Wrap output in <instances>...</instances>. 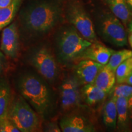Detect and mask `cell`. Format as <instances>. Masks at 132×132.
<instances>
[{"mask_svg":"<svg viewBox=\"0 0 132 132\" xmlns=\"http://www.w3.org/2000/svg\"><path fill=\"white\" fill-rule=\"evenodd\" d=\"M29 61L41 77L47 81H54L58 75L57 59L46 45L33 48L29 54Z\"/></svg>","mask_w":132,"mask_h":132,"instance_id":"5b68a950","label":"cell"},{"mask_svg":"<svg viewBox=\"0 0 132 132\" xmlns=\"http://www.w3.org/2000/svg\"><path fill=\"white\" fill-rule=\"evenodd\" d=\"M59 126L63 132H93L95 127L89 120L83 116L77 114L66 115L59 122Z\"/></svg>","mask_w":132,"mask_h":132,"instance_id":"8fae6325","label":"cell"},{"mask_svg":"<svg viewBox=\"0 0 132 132\" xmlns=\"http://www.w3.org/2000/svg\"><path fill=\"white\" fill-rule=\"evenodd\" d=\"M132 56V51L127 49H123L119 51H114L110 57L108 63L106 65L110 70L115 72L117 67L125 61Z\"/></svg>","mask_w":132,"mask_h":132,"instance_id":"ffe728a7","label":"cell"},{"mask_svg":"<svg viewBox=\"0 0 132 132\" xmlns=\"http://www.w3.org/2000/svg\"><path fill=\"white\" fill-rule=\"evenodd\" d=\"M45 131H50V132H59L61 131L60 127L56 123H48L46 126L45 128Z\"/></svg>","mask_w":132,"mask_h":132,"instance_id":"cb8c5ba5","label":"cell"},{"mask_svg":"<svg viewBox=\"0 0 132 132\" xmlns=\"http://www.w3.org/2000/svg\"><path fill=\"white\" fill-rule=\"evenodd\" d=\"M17 87L21 96L40 116L49 113L53 104L52 91L45 79L32 73H24L17 80Z\"/></svg>","mask_w":132,"mask_h":132,"instance_id":"7a4b0ae2","label":"cell"},{"mask_svg":"<svg viewBox=\"0 0 132 132\" xmlns=\"http://www.w3.org/2000/svg\"><path fill=\"white\" fill-rule=\"evenodd\" d=\"M127 3L128 7L132 12V0H127Z\"/></svg>","mask_w":132,"mask_h":132,"instance_id":"f546056e","label":"cell"},{"mask_svg":"<svg viewBox=\"0 0 132 132\" xmlns=\"http://www.w3.org/2000/svg\"><path fill=\"white\" fill-rule=\"evenodd\" d=\"M1 35V52L11 58L17 56L19 49V34L16 23H11L3 29Z\"/></svg>","mask_w":132,"mask_h":132,"instance_id":"9c48e42d","label":"cell"},{"mask_svg":"<svg viewBox=\"0 0 132 132\" xmlns=\"http://www.w3.org/2000/svg\"><path fill=\"white\" fill-rule=\"evenodd\" d=\"M130 61H131V64H132V56L130 57Z\"/></svg>","mask_w":132,"mask_h":132,"instance_id":"1f68e13d","label":"cell"},{"mask_svg":"<svg viewBox=\"0 0 132 132\" xmlns=\"http://www.w3.org/2000/svg\"><path fill=\"white\" fill-rule=\"evenodd\" d=\"M116 98L111 95L104 105L102 111V120L108 128L115 129L117 123Z\"/></svg>","mask_w":132,"mask_h":132,"instance_id":"2e32d148","label":"cell"},{"mask_svg":"<svg viewBox=\"0 0 132 132\" xmlns=\"http://www.w3.org/2000/svg\"><path fill=\"white\" fill-rule=\"evenodd\" d=\"M66 16L82 37L90 42H98L92 21L80 2L73 1L69 3Z\"/></svg>","mask_w":132,"mask_h":132,"instance_id":"8992f818","label":"cell"},{"mask_svg":"<svg viewBox=\"0 0 132 132\" xmlns=\"http://www.w3.org/2000/svg\"><path fill=\"white\" fill-rule=\"evenodd\" d=\"M80 84L75 77L66 78L62 82L60 87L61 106L64 113H69L80 105Z\"/></svg>","mask_w":132,"mask_h":132,"instance_id":"ba28073f","label":"cell"},{"mask_svg":"<svg viewBox=\"0 0 132 132\" xmlns=\"http://www.w3.org/2000/svg\"><path fill=\"white\" fill-rule=\"evenodd\" d=\"M113 52V49L106 47L101 43L92 42L89 46L84 50L76 61L89 59L105 65L108 63Z\"/></svg>","mask_w":132,"mask_h":132,"instance_id":"7c38bea8","label":"cell"},{"mask_svg":"<svg viewBox=\"0 0 132 132\" xmlns=\"http://www.w3.org/2000/svg\"><path fill=\"white\" fill-rule=\"evenodd\" d=\"M11 91L9 84L6 81H0V119L7 117L11 105Z\"/></svg>","mask_w":132,"mask_h":132,"instance_id":"d6986e66","label":"cell"},{"mask_svg":"<svg viewBox=\"0 0 132 132\" xmlns=\"http://www.w3.org/2000/svg\"><path fill=\"white\" fill-rule=\"evenodd\" d=\"M54 42L57 61L62 65L77 60L84 50L92 44L82 37L72 25L64 26L59 29Z\"/></svg>","mask_w":132,"mask_h":132,"instance_id":"3957f363","label":"cell"},{"mask_svg":"<svg viewBox=\"0 0 132 132\" xmlns=\"http://www.w3.org/2000/svg\"><path fill=\"white\" fill-rule=\"evenodd\" d=\"M12 0H0V8L6 7L11 4Z\"/></svg>","mask_w":132,"mask_h":132,"instance_id":"484cf974","label":"cell"},{"mask_svg":"<svg viewBox=\"0 0 132 132\" xmlns=\"http://www.w3.org/2000/svg\"><path fill=\"white\" fill-rule=\"evenodd\" d=\"M22 0H12L9 6L0 8V31L12 23L19 11Z\"/></svg>","mask_w":132,"mask_h":132,"instance_id":"ac0fdd59","label":"cell"},{"mask_svg":"<svg viewBox=\"0 0 132 132\" xmlns=\"http://www.w3.org/2000/svg\"><path fill=\"white\" fill-rule=\"evenodd\" d=\"M111 12L127 27L132 18V12L128 7L127 0H104Z\"/></svg>","mask_w":132,"mask_h":132,"instance_id":"5bb4252c","label":"cell"},{"mask_svg":"<svg viewBox=\"0 0 132 132\" xmlns=\"http://www.w3.org/2000/svg\"><path fill=\"white\" fill-rule=\"evenodd\" d=\"M108 94L93 83L83 85L81 89V98L90 106H95L104 101Z\"/></svg>","mask_w":132,"mask_h":132,"instance_id":"4fadbf2b","label":"cell"},{"mask_svg":"<svg viewBox=\"0 0 132 132\" xmlns=\"http://www.w3.org/2000/svg\"><path fill=\"white\" fill-rule=\"evenodd\" d=\"M92 83L109 94L116 83L115 72L105 65L99 71Z\"/></svg>","mask_w":132,"mask_h":132,"instance_id":"9a60e30c","label":"cell"},{"mask_svg":"<svg viewBox=\"0 0 132 132\" xmlns=\"http://www.w3.org/2000/svg\"><path fill=\"white\" fill-rule=\"evenodd\" d=\"M18 128L7 117L0 119V132H20Z\"/></svg>","mask_w":132,"mask_h":132,"instance_id":"603a6c76","label":"cell"},{"mask_svg":"<svg viewBox=\"0 0 132 132\" xmlns=\"http://www.w3.org/2000/svg\"><path fill=\"white\" fill-rule=\"evenodd\" d=\"M131 71L132 64L129 58L120 64L116 69V82L117 84L124 83Z\"/></svg>","mask_w":132,"mask_h":132,"instance_id":"44dd1931","label":"cell"},{"mask_svg":"<svg viewBox=\"0 0 132 132\" xmlns=\"http://www.w3.org/2000/svg\"><path fill=\"white\" fill-rule=\"evenodd\" d=\"M124 83L128 84V85L132 86V71H131V73H130V75H128V78H127V80H126V81H125V82H124Z\"/></svg>","mask_w":132,"mask_h":132,"instance_id":"f1b7e54d","label":"cell"},{"mask_svg":"<svg viewBox=\"0 0 132 132\" xmlns=\"http://www.w3.org/2000/svg\"><path fill=\"white\" fill-rule=\"evenodd\" d=\"M127 27H128V31H129V30H131V29H132V18H131V19L130 20V22L128 23Z\"/></svg>","mask_w":132,"mask_h":132,"instance_id":"4dcf8cb0","label":"cell"},{"mask_svg":"<svg viewBox=\"0 0 132 132\" xmlns=\"http://www.w3.org/2000/svg\"><path fill=\"white\" fill-rule=\"evenodd\" d=\"M111 92L112 95L116 98L124 97L128 99L132 95V86L126 83L117 84Z\"/></svg>","mask_w":132,"mask_h":132,"instance_id":"7402d4cb","label":"cell"},{"mask_svg":"<svg viewBox=\"0 0 132 132\" xmlns=\"http://www.w3.org/2000/svg\"><path fill=\"white\" fill-rule=\"evenodd\" d=\"M98 30L100 37L111 45L121 47L127 44V34L125 26L113 13H107L101 16Z\"/></svg>","mask_w":132,"mask_h":132,"instance_id":"52a82bcc","label":"cell"},{"mask_svg":"<svg viewBox=\"0 0 132 132\" xmlns=\"http://www.w3.org/2000/svg\"><path fill=\"white\" fill-rule=\"evenodd\" d=\"M127 98L124 97L116 98L117 123L116 127L119 130L124 131L128 127L129 115H128Z\"/></svg>","mask_w":132,"mask_h":132,"instance_id":"e0dca14e","label":"cell"},{"mask_svg":"<svg viewBox=\"0 0 132 132\" xmlns=\"http://www.w3.org/2000/svg\"><path fill=\"white\" fill-rule=\"evenodd\" d=\"M103 66L104 65L89 59H81L75 65V77L80 85L92 83Z\"/></svg>","mask_w":132,"mask_h":132,"instance_id":"30bf717a","label":"cell"},{"mask_svg":"<svg viewBox=\"0 0 132 132\" xmlns=\"http://www.w3.org/2000/svg\"><path fill=\"white\" fill-rule=\"evenodd\" d=\"M127 105L129 118L132 119V95L128 98Z\"/></svg>","mask_w":132,"mask_h":132,"instance_id":"d4e9b609","label":"cell"},{"mask_svg":"<svg viewBox=\"0 0 132 132\" xmlns=\"http://www.w3.org/2000/svg\"><path fill=\"white\" fill-rule=\"evenodd\" d=\"M62 6L58 0H39L21 10L19 20L24 32L40 37L50 32L62 17Z\"/></svg>","mask_w":132,"mask_h":132,"instance_id":"6da1fadb","label":"cell"},{"mask_svg":"<svg viewBox=\"0 0 132 132\" xmlns=\"http://www.w3.org/2000/svg\"><path fill=\"white\" fill-rule=\"evenodd\" d=\"M4 56L2 52H0V74L2 72L4 64Z\"/></svg>","mask_w":132,"mask_h":132,"instance_id":"4316f807","label":"cell"},{"mask_svg":"<svg viewBox=\"0 0 132 132\" xmlns=\"http://www.w3.org/2000/svg\"><path fill=\"white\" fill-rule=\"evenodd\" d=\"M127 40L130 47L132 48V29L128 31V35L127 36Z\"/></svg>","mask_w":132,"mask_h":132,"instance_id":"83f0119b","label":"cell"},{"mask_svg":"<svg viewBox=\"0 0 132 132\" xmlns=\"http://www.w3.org/2000/svg\"><path fill=\"white\" fill-rule=\"evenodd\" d=\"M7 118L21 132L37 131L40 129V116L21 95L11 103Z\"/></svg>","mask_w":132,"mask_h":132,"instance_id":"277c9868","label":"cell"}]
</instances>
